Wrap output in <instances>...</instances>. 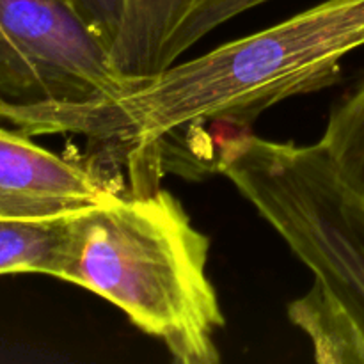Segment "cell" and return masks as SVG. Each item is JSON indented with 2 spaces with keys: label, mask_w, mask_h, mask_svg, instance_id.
<instances>
[{
  "label": "cell",
  "mask_w": 364,
  "mask_h": 364,
  "mask_svg": "<svg viewBox=\"0 0 364 364\" xmlns=\"http://www.w3.org/2000/svg\"><path fill=\"white\" fill-rule=\"evenodd\" d=\"M364 46V0H323L269 28L220 45L151 77L110 102L43 110L14 128L82 135L132 173L151 167L180 132L203 123L244 127L288 98L331 87Z\"/></svg>",
  "instance_id": "cell-1"
},
{
  "label": "cell",
  "mask_w": 364,
  "mask_h": 364,
  "mask_svg": "<svg viewBox=\"0 0 364 364\" xmlns=\"http://www.w3.org/2000/svg\"><path fill=\"white\" fill-rule=\"evenodd\" d=\"M208 255V237L169 191L112 192L71 215L59 279L116 306L176 363L215 364L226 320Z\"/></svg>",
  "instance_id": "cell-2"
},
{
  "label": "cell",
  "mask_w": 364,
  "mask_h": 364,
  "mask_svg": "<svg viewBox=\"0 0 364 364\" xmlns=\"http://www.w3.org/2000/svg\"><path fill=\"white\" fill-rule=\"evenodd\" d=\"M215 169L315 276L288 315L316 361L364 364V199L343 183L318 142L226 135Z\"/></svg>",
  "instance_id": "cell-3"
},
{
  "label": "cell",
  "mask_w": 364,
  "mask_h": 364,
  "mask_svg": "<svg viewBox=\"0 0 364 364\" xmlns=\"http://www.w3.org/2000/svg\"><path fill=\"white\" fill-rule=\"evenodd\" d=\"M109 45L64 0H0V119L110 102L128 87Z\"/></svg>",
  "instance_id": "cell-4"
},
{
  "label": "cell",
  "mask_w": 364,
  "mask_h": 364,
  "mask_svg": "<svg viewBox=\"0 0 364 364\" xmlns=\"http://www.w3.org/2000/svg\"><path fill=\"white\" fill-rule=\"evenodd\" d=\"M272 0H123L110 60L127 80L151 77L226 21Z\"/></svg>",
  "instance_id": "cell-5"
},
{
  "label": "cell",
  "mask_w": 364,
  "mask_h": 364,
  "mask_svg": "<svg viewBox=\"0 0 364 364\" xmlns=\"http://www.w3.org/2000/svg\"><path fill=\"white\" fill-rule=\"evenodd\" d=\"M114 191L92 167L0 127V217L43 219L84 210Z\"/></svg>",
  "instance_id": "cell-6"
},
{
  "label": "cell",
  "mask_w": 364,
  "mask_h": 364,
  "mask_svg": "<svg viewBox=\"0 0 364 364\" xmlns=\"http://www.w3.org/2000/svg\"><path fill=\"white\" fill-rule=\"evenodd\" d=\"M71 215L0 217V276L36 272L59 279L70 240Z\"/></svg>",
  "instance_id": "cell-7"
},
{
  "label": "cell",
  "mask_w": 364,
  "mask_h": 364,
  "mask_svg": "<svg viewBox=\"0 0 364 364\" xmlns=\"http://www.w3.org/2000/svg\"><path fill=\"white\" fill-rule=\"evenodd\" d=\"M318 146L343 183L364 199V78L334 107Z\"/></svg>",
  "instance_id": "cell-8"
},
{
  "label": "cell",
  "mask_w": 364,
  "mask_h": 364,
  "mask_svg": "<svg viewBox=\"0 0 364 364\" xmlns=\"http://www.w3.org/2000/svg\"><path fill=\"white\" fill-rule=\"evenodd\" d=\"M70 4L85 23L109 45L117 34L123 13V0H64Z\"/></svg>",
  "instance_id": "cell-9"
}]
</instances>
